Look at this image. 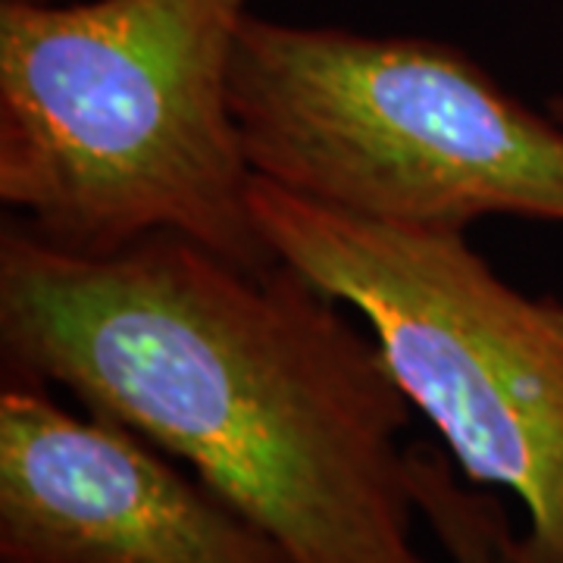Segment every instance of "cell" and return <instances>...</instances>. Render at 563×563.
<instances>
[{"label":"cell","instance_id":"cell-1","mask_svg":"<svg viewBox=\"0 0 563 563\" xmlns=\"http://www.w3.org/2000/svg\"><path fill=\"white\" fill-rule=\"evenodd\" d=\"M291 263L181 235L79 254L0 235L3 379L57 385L185 463L291 563H435L417 542L413 407L373 335Z\"/></svg>","mask_w":563,"mask_h":563},{"label":"cell","instance_id":"cell-2","mask_svg":"<svg viewBox=\"0 0 563 563\" xmlns=\"http://www.w3.org/2000/svg\"><path fill=\"white\" fill-rule=\"evenodd\" d=\"M251 0H3L0 201L41 242L181 235L247 269L263 242L229 101Z\"/></svg>","mask_w":563,"mask_h":563},{"label":"cell","instance_id":"cell-3","mask_svg":"<svg viewBox=\"0 0 563 563\" xmlns=\"http://www.w3.org/2000/svg\"><path fill=\"white\" fill-rule=\"evenodd\" d=\"M229 101L251 173L307 201L432 232L563 225V125L442 41L251 13Z\"/></svg>","mask_w":563,"mask_h":563},{"label":"cell","instance_id":"cell-4","mask_svg":"<svg viewBox=\"0 0 563 563\" xmlns=\"http://www.w3.org/2000/svg\"><path fill=\"white\" fill-rule=\"evenodd\" d=\"M279 261L351 307L470 483L504 488L563 563V301L504 282L463 232L363 220L251 181Z\"/></svg>","mask_w":563,"mask_h":563},{"label":"cell","instance_id":"cell-5","mask_svg":"<svg viewBox=\"0 0 563 563\" xmlns=\"http://www.w3.org/2000/svg\"><path fill=\"white\" fill-rule=\"evenodd\" d=\"M0 563H291L176 457L47 385L0 391Z\"/></svg>","mask_w":563,"mask_h":563},{"label":"cell","instance_id":"cell-6","mask_svg":"<svg viewBox=\"0 0 563 563\" xmlns=\"http://www.w3.org/2000/svg\"><path fill=\"white\" fill-rule=\"evenodd\" d=\"M410 483L420 520L448 563H554L529 532H517L495 488L470 483L435 442H410Z\"/></svg>","mask_w":563,"mask_h":563},{"label":"cell","instance_id":"cell-7","mask_svg":"<svg viewBox=\"0 0 563 563\" xmlns=\"http://www.w3.org/2000/svg\"><path fill=\"white\" fill-rule=\"evenodd\" d=\"M548 113L563 125V98H551V101H548Z\"/></svg>","mask_w":563,"mask_h":563}]
</instances>
